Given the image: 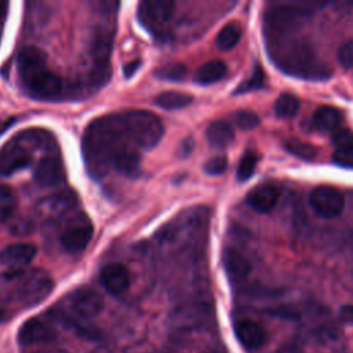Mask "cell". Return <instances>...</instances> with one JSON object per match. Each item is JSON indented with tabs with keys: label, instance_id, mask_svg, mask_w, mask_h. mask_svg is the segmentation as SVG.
I'll use <instances>...</instances> for the list:
<instances>
[{
	"label": "cell",
	"instance_id": "1",
	"mask_svg": "<svg viewBox=\"0 0 353 353\" xmlns=\"http://www.w3.org/2000/svg\"><path fill=\"white\" fill-rule=\"evenodd\" d=\"M18 72L26 92L40 101H51L61 97L63 81L61 76L47 68L46 54L34 47H23L17 57Z\"/></svg>",
	"mask_w": 353,
	"mask_h": 353
},
{
	"label": "cell",
	"instance_id": "2",
	"mask_svg": "<svg viewBox=\"0 0 353 353\" xmlns=\"http://www.w3.org/2000/svg\"><path fill=\"white\" fill-rule=\"evenodd\" d=\"M52 290L51 277L43 270H17L0 277V295L7 301L34 305L43 301Z\"/></svg>",
	"mask_w": 353,
	"mask_h": 353
},
{
	"label": "cell",
	"instance_id": "3",
	"mask_svg": "<svg viewBox=\"0 0 353 353\" xmlns=\"http://www.w3.org/2000/svg\"><path fill=\"white\" fill-rule=\"evenodd\" d=\"M125 137L142 149H150L159 143L164 127L161 120L148 110H130L120 116Z\"/></svg>",
	"mask_w": 353,
	"mask_h": 353
},
{
	"label": "cell",
	"instance_id": "4",
	"mask_svg": "<svg viewBox=\"0 0 353 353\" xmlns=\"http://www.w3.org/2000/svg\"><path fill=\"white\" fill-rule=\"evenodd\" d=\"M277 63L280 68H284L285 72L303 77H319L324 79L328 76V72L324 66L316 59L314 54L303 44H298L288 51L280 54Z\"/></svg>",
	"mask_w": 353,
	"mask_h": 353
},
{
	"label": "cell",
	"instance_id": "5",
	"mask_svg": "<svg viewBox=\"0 0 353 353\" xmlns=\"http://www.w3.org/2000/svg\"><path fill=\"white\" fill-rule=\"evenodd\" d=\"M103 307L102 298L91 288H77L66 298V310L72 319L87 321L97 317Z\"/></svg>",
	"mask_w": 353,
	"mask_h": 353
},
{
	"label": "cell",
	"instance_id": "6",
	"mask_svg": "<svg viewBox=\"0 0 353 353\" xmlns=\"http://www.w3.org/2000/svg\"><path fill=\"white\" fill-rule=\"evenodd\" d=\"M174 15V3L142 1L138 6V19L150 32L161 34Z\"/></svg>",
	"mask_w": 353,
	"mask_h": 353
},
{
	"label": "cell",
	"instance_id": "7",
	"mask_svg": "<svg viewBox=\"0 0 353 353\" xmlns=\"http://www.w3.org/2000/svg\"><path fill=\"white\" fill-rule=\"evenodd\" d=\"M309 204L323 218L338 216L345 207L343 194L334 186H317L309 194Z\"/></svg>",
	"mask_w": 353,
	"mask_h": 353
},
{
	"label": "cell",
	"instance_id": "8",
	"mask_svg": "<svg viewBox=\"0 0 353 353\" xmlns=\"http://www.w3.org/2000/svg\"><path fill=\"white\" fill-rule=\"evenodd\" d=\"M92 233L94 228L87 218L77 221L68 226L61 234V244L70 254L81 252L91 241Z\"/></svg>",
	"mask_w": 353,
	"mask_h": 353
},
{
	"label": "cell",
	"instance_id": "9",
	"mask_svg": "<svg viewBox=\"0 0 353 353\" xmlns=\"http://www.w3.org/2000/svg\"><path fill=\"white\" fill-rule=\"evenodd\" d=\"M55 338L52 325L43 319L32 317L26 320L18 331V342L23 346L46 343Z\"/></svg>",
	"mask_w": 353,
	"mask_h": 353
},
{
	"label": "cell",
	"instance_id": "10",
	"mask_svg": "<svg viewBox=\"0 0 353 353\" xmlns=\"http://www.w3.org/2000/svg\"><path fill=\"white\" fill-rule=\"evenodd\" d=\"M34 181L43 188H55L65 182V168L59 159L47 156L43 157L33 172Z\"/></svg>",
	"mask_w": 353,
	"mask_h": 353
},
{
	"label": "cell",
	"instance_id": "11",
	"mask_svg": "<svg viewBox=\"0 0 353 353\" xmlns=\"http://www.w3.org/2000/svg\"><path fill=\"white\" fill-rule=\"evenodd\" d=\"M101 284L112 295H121L130 287V273L121 263H108L99 274Z\"/></svg>",
	"mask_w": 353,
	"mask_h": 353
},
{
	"label": "cell",
	"instance_id": "12",
	"mask_svg": "<svg viewBox=\"0 0 353 353\" xmlns=\"http://www.w3.org/2000/svg\"><path fill=\"white\" fill-rule=\"evenodd\" d=\"M29 152L21 145L10 142L0 150V175H11L30 164Z\"/></svg>",
	"mask_w": 353,
	"mask_h": 353
},
{
	"label": "cell",
	"instance_id": "13",
	"mask_svg": "<svg viewBox=\"0 0 353 353\" xmlns=\"http://www.w3.org/2000/svg\"><path fill=\"white\" fill-rule=\"evenodd\" d=\"M37 254L36 245L30 243H12L0 251V262L8 268H22L29 265Z\"/></svg>",
	"mask_w": 353,
	"mask_h": 353
},
{
	"label": "cell",
	"instance_id": "14",
	"mask_svg": "<svg viewBox=\"0 0 353 353\" xmlns=\"http://www.w3.org/2000/svg\"><path fill=\"white\" fill-rule=\"evenodd\" d=\"M233 330L239 342L247 349H259L265 343V330L254 320L241 319L234 323Z\"/></svg>",
	"mask_w": 353,
	"mask_h": 353
},
{
	"label": "cell",
	"instance_id": "15",
	"mask_svg": "<svg viewBox=\"0 0 353 353\" xmlns=\"http://www.w3.org/2000/svg\"><path fill=\"white\" fill-rule=\"evenodd\" d=\"M280 197V189L272 183H263L254 188L247 194V204L258 212H269L274 208Z\"/></svg>",
	"mask_w": 353,
	"mask_h": 353
},
{
	"label": "cell",
	"instance_id": "16",
	"mask_svg": "<svg viewBox=\"0 0 353 353\" xmlns=\"http://www.w3.org/2000/svg\"><path fill=\"white\" fill-rule=\"evenodd\" d=\"M306 17H307L306 10L284 6V7H277L272 10L268 19L274 29L291 30V29L299 28L303 23Z\"/></svg>",
	"mask_w": 353,
	"mask_h": 353
},
{
	"label": "cell",
	"instance_id": "17",
	"mask_svg": "<svg viewBox=\"0 0 353 353\" xmlns=\"http://www.w3.org/2000/svg\"><path fill=\"white\" fill-rule=\"evenodd\" d=\"M222 263H223V269L226 272L228 279L230 280V283H234V284L245 280L251 270L250 262L245 259L243 254H240L234 248L225 250L222 255Z\"/></svg>",
	"mask_w": 353,
	"mask_h": 353
},
{
	"label": "cell",
	"instance_id": "18",
	"mask_svg": "<svg viewBox=\"0 0 353 353\" xmlns=\"http://www.w3.org/2000/svg\"><path fill=\"white\" fill-rule=\"evenodd\" d=\"M110 161L116 171L124 176H137L139 172L141 159L139 154L132 149L119 148L113 153Z\"/></svg>",
	"mask_w": 353,
	"mask_h": 353
},
{
	"label": "cell",
	"instance_id": "19",
	"mask_svg": "<svg viewBox=\"0 0 353 353\" xmlns=\"http://www.w3.org/2000/svg\"><path fill=\"white\" fill-rule=\"evenodd\" d=\"M205 138L211 146L225 148L233 141L234 132H233L232 125L228 121L215 120L207 127Z\"/></svg>",
	"mask_w": 353,
	"mask_h": 353
},
{
	"label": "cell",
	"instance_id": "20",
	"mask_svg": "<svg viewBox=\"0 0 353 353\" xmlns=\"http://www.w3.org/2000/svg\"><path fill=\"white\" fill-rule=\"evenodd\" d=\"M342 123V114L336 108L320 106L313 113V124L321 131H336Z\"/></svg>",
	"mask_w": 353,
	"mask_h": 353
},
{
	"label": "cell",
	"instance_id": "21",
	"mask_svg": "<svg viewBox=\"0 0 353 353\" xmlns=\"http://www.w3.org/2000/svg\"><path fill=\"white\" fill-rule=\"evenodd\" d=\"M226 65L219 59H214L201 65L196 73V81L200 84H214L226 74Z\"/></svg>",
	"mask_w": 353,
	"mask_h": 353
},
{
	"label": "cell",
	"instance_id": "22",
	"mask_svg": "<svg viewBox=\"0 0 353 353\" xmlns=\"http://www.w3.org/2000/svg\"><path fill=\"white\" fill-rule=\"evenodd\" d=\"M241 37V26L237 22L226 23L219 33L216 34L215 44L222 51H229L240 41Z\"/></svg>",
	"mask_w": 353,
	"mask_h": 353
},
{
	"label": "cell",
	"instance_id": "23",
	"mask_svg": "<svg viewBox=\"0 0 353 353\" xmlns=\"http://www.w3.org/2000/svg\"><path fill=\"white\" fill-rule=\"evenodd\" d=\"M193 101V97L185 92L178 91H165L156 97V105L165 109V110H175L182 109L190 105Z\"/></svg>",
	"mask_w": 353,
	"mask_h": 353
},
{
	"label": "cell",
	"instance_id": "24",
	"mask_svg": "<svg viewBox=\"0 0 353 353\" xmlns=\"http://www.w3.org/2000/svg\"><path fill=\"white\" fill-rule=\"evenodd\" d=\"M299 106H301L299 99L294 94L283 92L276 99L274 112L281 119H290L296 114V112L299 110Z\"/></svg>",
	"mask_w": 353,
	"mask_h": 353
},
{
	"label": "cell",
	"instance_id": "25",
	"mask_svg": "<svg viewBox=\"0 0 353 353\" xmlns=\"http://www.w3.org/2000/svg\"><path fill=\"white\" fill-rule=\"evenodd\" d=\"M157 79L167 80V81H182L186 74H188V68L183 63L174 62V63H167L161 68H159L154 72Z\"/></svg>",
	"mask_w": 353,
	"mask_h": 353
},
{
	"label": "cell",
	"instance_id": "26",
	"mask_svg": "<svg viewBox=\"0 0 353 353\" xmlns=\"http://www.w3.org/2000/svg\"><path fill=\"white\" fill-rule=\"evenodd\" d=\"M17 205V197L14 192L4 185H0V222L7 221Z\"/></svg>",
	"mask_w": 353,
	"mask_h": 353
},
{
	"label": "cell",
	"instance_id": "27",
	"mask_svg": "<svg viewBox=\"0 0 353 353\" xmlns=\"http://www.w3.org/2000/svg\"><path fill=\"white\" fill-rule=\"evenodd\" d=\"M256 163H258V159L254 153L251 152H247L239 161V165H237V179L240 182H244L247 179L251 178V175L255 172V168H256Z\"/></svg>",
	"mask_w": 353,
	"mask_h": 353
},
{
	"label": "cell",
	"instance_id": "28",
	"mask_svg": "<svg viewBox=\"0 0 353 353\" xmlns=\"http://www.w3.org/2000/svg\"><path fill=\"white\" fill-rule=\"evenodd\" d=\"M285 149L291 154L303 160H313L316 157V148L302 141H287Z\"/></svg>",
	"mask_w": 353,
	"mask_h": 353
},
{
	"label": "cell",
	"instance_id": "29",
	"mask_svg": "<svg viewBox=\"0 0 353 353\" xmlns=\"http://www.w3.org/2000/svg\"><path fill=\"white\" fill-rule=\"evenodd\" d=\"M233 120L240 130H252L259 124V117L251 110H239L233 114Z\"/></svg>",
	"mask_w": 353,
	"mask_h": 353
},
{
	"label": "cell",
	"instance_id": "30",
	"mask_svg": "<svg viewBox=\"0 0 353 353\" xmlns=\"http://www.w3.org/2000/svg\"><path fill=\"white\" fill-rule=\"evenodd\" d=\"M336 149H353V131L349 128H338L332 135Z\"/></svg>",
	"mask_w": 353,
	"mask_h": 353
},
{
	"label": "cell",
	"instance_id": "31",
	"mask_svg": "<svg viewBox=\"0 0 353 353\" xmlns=\"http://www.w3.org/2000/svg\"><path fill=\"white\" fill-rule=\"evenodd\" d=\"M228 167V159L222 154L219 156H215V157H211L205 164H204V171L208 174V175H221L222 172H225Z\"/></svg>",
	"mask_w": 353,
	"mask_h": 353
},
{
	"label": "cell",
	"instance_id": "32",
	"mask_svg": "<svg viewBox=\"0 0 353 353\" xmlns=\"http://www.w3.org/2000/svg\"><path fill=\"white\" fill-rule=\"evenodd\" d=\"M338 62L345 69L353 68V40H349L341 46L338 50Z\"/></svg>",
	"mask_w": 353,
	"mask_h": 353
},
{
	"label": "cell",
	"instance_id": "33",
	"mask_svg": "<svg viewBox=\"0 0 353 353\" xmlns=\"http://www.w3.org/2000/svg\"><path fill=\"white\" fill-rule=\"evenodd\" d=\"M332 160L339 167L353 168V149H335Z\"/></svg>",
	"mask_w": 353,
	"mask_h": 353
},
{
	"label": "cell",
	"instance_id": "34",
	"mask_svg": "<svg viewBox=\"0 0 353 353\" xmlns=\"http://www.w3.org/2000/svg\"><path fill=\"white\" fill-rule=\"evenodd\" d=\"M263 84V72L259 66H256L255 72L252 73V76L250 77L248 81H245L244 84H241L239 87V91H250V90H258L261 85Z\"/></svg>",
	"mask_w": 353,
	"mask_h": 353
},
{
	"label": "cell",
	"instance_id": "35",
	"mask_svg": "<svg viewBox=\"0 0 353 353\" xmlns=\"http://www.w3.org/2000/svg\"><path fill=\"white\" fill-rule=\"evenodd\" d=\"M338 319L343 324H353V305H342L338 310Z\"/></svg>",
	"mask_w": 353,
	"mask_h": 353
},
{
	"label": "cell",
	"instance_id": "36",
	"mask_svg": "<svg viewBox=\"0 0 353 353\" xmlns=\"http://www.w3.org/2000/svg\"><path fill=\"white\" fill-rule=\"evenodd\" d=\"M139 65H141V61H138V59L125 63V65H124V69H123L124 76H125V77H131V76L139 69Z\"/></svg>",
	"mask_w": 353,
	"mask_h": 353
},
{
	"label": "cell",
	"instance_id": "37",
	"mask_svg": "<svg viewBox=\"0 0 353 353\" xmlns=\"http://www.w3.org/2000/svg\"><path fill=\"white\" fill-rule=\"evenodd\" d=\"M276 353H303V350L295 343H287L281 346Z\"/></svg>",
	"mask_w": 353,
	"mask_h": 353
},
{
	"label": "cell",
	"instance_id": "38",
	"mask_svg": "<svg viewBox=\"0 0 353 353\" xmlns=\"http://www.w3.org/2000/svg\"><path fill=\"white\" fill-rule=\"evenodd\" d=\"M6 8H7V4L4 1H0V15L4 12Z\"/></svg>",
	"mask_w": 353,
	"mask_h": 353
},
{
	"label": "cell",
	"instance_id": "39",
	"mask_svg": "<svg viewBox=\"0 0 353 353\" xmlns=\"http://www.w3.org/2000/svg\"><path fill=\"white\" fill-rule=\"evenodd\" d=\"M3 319H4V313H3V310L0 309V323L3 321Z\"/></svg>",
	"mask_w": 353,
	"mask_h": 353
},
{
	"label": "cell",
	"instance_id": "40",
	"mask_svg": "<svg viewBox=\"0 0 353 353\" xmlns=\"http://www.w3.org/2000/svg\"><path fill=\"white\" fill-rule=\"evenodd\" d=\"M0 130H1V121H0Z\"/></svg>",
	"mask_w": 353,
	"mask_h": 353
}]
</instances>
